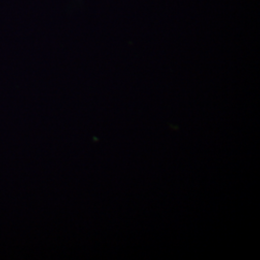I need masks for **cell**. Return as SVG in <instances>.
Segmentation results:
<instances>
[]
</instances>
